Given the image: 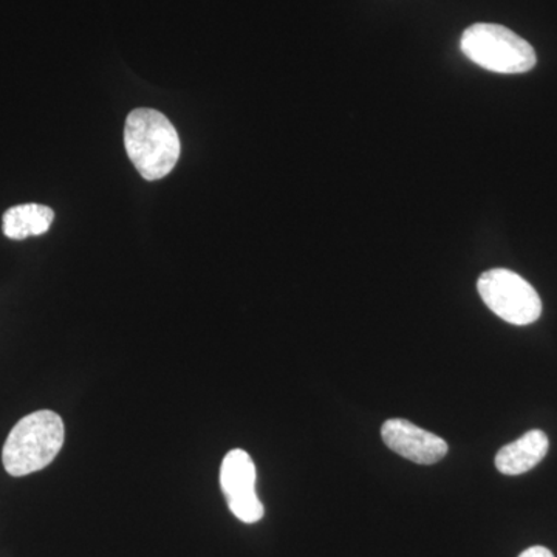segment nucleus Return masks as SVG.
I'll return each mask as SVG.
<instances>
[{"instance_id":"5","label":"nucleus","mask_w":557,"mask_h":557,"mask_svg":"<svg viewBox=\"0 0 557 557\" xmlns=\"http://www.w3.org/2000/svg\"><path fill=\"white\" fill-rule=\"evenodd\" d=\"M256 465L244 449H234L223 458L220 486L225 494L230 511L245 523H256L265 515L256 493Z\"/></svg>"},{"instance_id":"7","label":"nucleus","mask_w":557,"mask_h":557,"mask_svg":"<svg viewBox=\"0 0 557 557\" xmlns=\"http://www.w3.org/2000/svg\"><path fill=\"white\" fill-rule=\"evenodd\" d=\"M549 449L545 432L534 429L498 450L496 468L505 475H520L536 468Z\"/></svg>"},{"instance_id":"2","label":"nucleus","mask_w":557,"mask_h":557,"mask_svg":"<svg viewBox=\"0 0 557 557\" xmlns=\"http://www.w3.org/2000/svg\"><path fill=\"white\" fill-rule=\"evenodd\" d=\"M64 421L53 410H38L17 421L2 450V463L13 478L49 467L64 445Z\"/></svg>"},{"instance_id":"6","label":"nucleus","mask_w":557,"mask_h":557,"mask_svg":"<svg viewBox=\"0 0 557 557\" xmlns=\"http://www.w3.org/2000/svg\"><path fill=\"white\" fill-rule=\"evenodd\" d=\"M381 437L388 449L417 465L438 463L449 450L448 443L437 434L401 418L387 420L381 428Z\"/></svg>"},{"instance_id":"8","label":"nucleus","mask_w":557,"mask_h":557,"mask_svg":"<svg viewBox=\"0 0 557 557\" xmlns=\"http://www.w3.org/2000/svg\"><path fill=\"white\" fill-rule=\"evenodd\" d=\"M54 212L38 203L17 205L7 209L2 219L3 234L11 240H24L32 236H42L53 223Z\"/></svg>"},{"instance_id":"1","label":"nucleus","mask_w":557,"mask_h":557,"mask_svg":"<svg viewBox=\"0 0 557 557\" xmlns=\"http://www.w3.org/2000/svg\"><path fill=\"white\" fill-rule=\"evenodd\" d=\"M127 156L148 182L166 177L180 159V138L170 120L153 109L132 110L124 127Z\"/></svg>"},{"instance_id":"3","label":"nucleus","mask_w":557,"mask_h":557,"mask_svg":"<svg viewBox=\"0 0 557 557\" xmlns=\"http://www.w3.org/2000/svg\"><path fill=\"white\" fill-rule=\"evenodd\" d=\"M460 49L468 60L502 75L530 72L536 51L515 32L498 24H474L461 35Z\"/></svg>"},{"instance_id":"9","label":"nucleus","mask_w":557,"mask_h":557,"mask_svg":"<svg viewBox=\"0 0 557 557\" xmlns=\"http://www.w3.org/2000/svg\"><path fill=\"white\" fill-rule=\"evenodd\" d=\"M519 557H555V555L548 548L536 545V547L527 548Z\"/></svg>"},{"instance_id":"4","label":"nucleus","mask_w":557,"mask_h":557,"mask_svg":"<svg viewBox=\"0 0 557 557\" xmlns=\"http://www.w3.org/2000/svg\"><path fill=\"white\" fill-rule=\"evenodd\" d=\"M480 298L487 309L512 325H530L542 314V300L525 278L511 270L494 269L479 277Z\"/></svg>"}]
</instances>
